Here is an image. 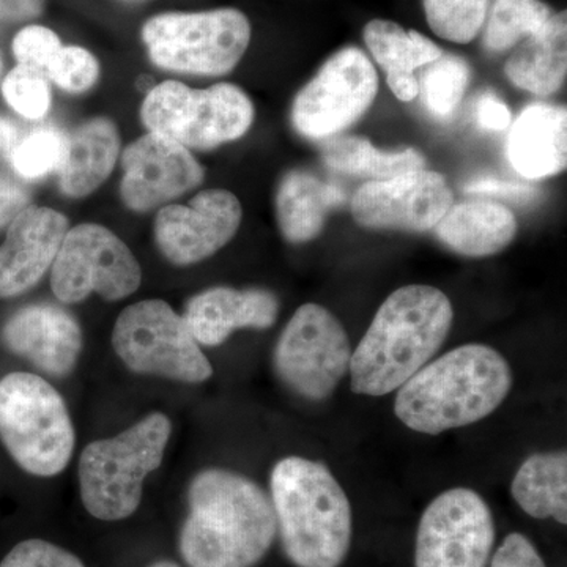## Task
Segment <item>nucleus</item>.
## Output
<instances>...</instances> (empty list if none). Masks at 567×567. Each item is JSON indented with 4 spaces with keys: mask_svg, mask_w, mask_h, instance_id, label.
<instances>
[{
    "mask_svg": "<svg viewBox=\"0 0 567 567\" xmlns=\"http://www.w3.org/2000/svg\"><path fill=\"white\" fill-rule=\"evenodd\" d=\"M278 525L270 496L237 472L207 468L188 487L178 551L188 567H254L274 546Z\"/></svg>",
    "mask_w": 567,
    "mask_h": 567,
    "instance_id": "f257e3e1",
    "label": "nucleus"
},
{
    "mask_svg": "<svg viewBox=\"0 0 567 567\" xmlns=\"http://www.w3.org/2000/svg\"><path fill=\"white\" fill-rule=\"evenodd\" d=\"M454 311L450 298L431 286H405L383 301L350 360L357 394L398 391L431 363L450 334Z\"/></svg>",
    "mask_w": 567,
    "mask_h": 567,
    "instance_id": "f03ea898",
    "label": "nucleus"
},
{
    "mask_svg": "<svg viewBox=\"0 0 567 567\" xmlns=\"http://www.w3.org/2000/svg\"><path fill=\"white\" fill-rule=\"evenodd\" d=\"M511 388L513 371L502 353L465 344L425 364L399 388L394 413L412 431L440 435L492 415Z\"/></svg>",
    "mask_w": 567,
    "mask_h": 567,
    "instance_id": "7ed1b4c3",
    "label": "nucleus"
},
{
    "mask_svg": "<svg viewBox=\"0 0 567 567\" xmlns=\"http://www.w3.org/2000/svg\"><path fill=\"white\" fill-rule=\"evenodd\" d=\"M270 499L284 554L297 567H339L352 543V507L327 465L290 456L275 465Z\"/></svg>",
    "mask_w": 567,
    "mask_h": 567,
    "instance_id": "20e7f679",
    "label": "nucleus"
},
{
    "mask_svg": "<svg viewBox=\"0 0 567 567\" xmlns=\"http://www.w3.org/2000/svg\"><path fill=\"white\" fill-rule=\"evenodd\" d=\"M171 434L169 416L153 412L121 434L85 446L78 468L85 511L104 522L132 517L145 477L163 464Z\"/></svg>",
    "mask_w": 567,
    "mask_h": 567,
    "instance_id": "39448f33",
    "label": "nucleus"
},
{
    "mask_svg": "<svg viewBox=\"0 0 567 567\" xmlns=\"http://www.w3.org/2000/svg\"><path fill=\"white\" fill-rule=\"evenodd\" d=\"M0 440L24 472L52 477L69 466L76 432L65 401L50 382L11 372L0 379Z\"/></svg>",
    "mask_w": 567,
    "mask_h": 567,
    "instance_id": "423d86ee",
    "label": "nucleus"
},
{
    "mask_svg": "<svg viewBox=\"0 0 567 567\" xmlns=\"http://www.w3.org/2000/svg\"><path fill=\"white\" fill-rule=\"evenodd\" d=\"M141 117L148 133L186 148L210 151L248 133L254 106L234 84L192 89L178 81H164L145 96Z\"/></svg>",
    "mask_w": 567,
    "mask_h": 567,
    "instance_id": "0eeeda50",
    "label": "nucleus"
},
{
    "mask_svg": "<svg viewBox=\"0 0 567 567\" xmlns=\"http://www.w3.org/2000/svg\"><path fill=\"white\" fill-rule=\"evenodd\" d=\"M142 41L158 69L221 76L244 58L251 41V24L235 9L163 13L145 22Z\"/></svg>",
    "mask_w": 567,
    "mask_h": 567,
    "instance_id": "6e6552de",
    "label": "nucleus"
},
{
    "mask_svg": "<svg viewBox=\"0 0 567 567\" xmlns=\"http://www.w3.org/2000/svg\"><path fill=\"white\" fill-rule=\"evenodd\" d=\"M112 349L134 374L175 382H207L213 375L185 317L163 300L137 301L123 309L112 330Z\"/></svg>",
    "mask_w": 567,
    "mask_h": 567,
    "instance_id": "1a4fd4ad",
    "label": "nucleus"
},
{
    "mask_svg": "<svg viewBox=\"0 0 567 567\" xmlns=\"http://www.w3.org/2000/svg\"><path fill=\"white\" fill-rule=\"evenodd\" d=\"M352 347L338 317L323 306L306 303L286 324L275 347L276 374L309 401L334 393L349 372Z\"/></svg>",
    "mask_w": 567,
    "mask_h": 567,
    "instance_id": "9d476101",
    "label": "nucleus"
},
{
    "mask_svg": "<svg viewBox=\"0 0 567 567\" xmlns=\"http://www.w3.org/2000/svg\"><path fill=\"white\" fill-rule=\"evenodd\" d=\"M141 265L121 238L100 224L69 229L51 267V289L62 303H80L99 293L123 300L140 289Z\"/></svg>",
    "mask_w": 567,
    "mask_h": 567,
    "instance_id": "9b49d317",
    "label": "nucleus"
},
{
    "mask_svg": "<svg viewBox=\"0 0 567 567\" xmlns=\"http://www.w3.org/2000/svg\"><path fill=\"white\" fill-rule=\"evenodd\" d=\"M379 76L368 55L349 47L336 52L295 99V130L308 140L344 132L374 103Z\"/></svg>",
    "mask_w": 567,
    "mask_h": 567,
    "instance_id": "f8f14e48",
    "label": "nucleus"
},
{
    "mask_svg": "<svg viewBox=\"0 0 567 567\" xmlns=\"http://www.w3.org/2000/svg\"><path fill=\"white\" fill-rule=\"evenodd\" d=\"M495 520L483 496L450 488L421 516L416 567H487L495 546Z\"/></svg>",
    "mask_w": 567,
    "mask_h": 567,
    "instance_id": "ddd939ff",
    "label": "nucleus"
},
{
    "mask_svg": "<svg viewBox=\"0 0 567 567\" xmlns=\"http://www.w3.org/2000/svg\"><path fill=\"white\" fill-rule=\"evenodd\" d=\"M453 205V193L442 174L413 171L368 182L354 192L352 215L365 229L427 233Z\"/></svg>",
    "mask_w": 567,
    "mask_h": 567,
    "instance_id": "4468645a",
    "label": "nucleus"
},
{
    "mask_svg": "<svg viewBox=\"0 0 567 567\" xmlns=\"http://www.w3.org/2000/svg\"><path fill=\"white\" fill-rule=\"evenodd\" d=\"M241 218L237 196L205 189L189 205H164L155 219L156 246L177 267L199 264L233 240Z\"/></svg>",
    "mask_w": 567,
    "mask_h": 567,
    "instance_id": "2eb2a0df",
    "label": "nucleus"
},
{
    "mask_svg": "<svg viewBox=\"0 0 567 567\" xmlns=\"http://www.w3.org/2000/svg\"><path fill=\"white\" fill-rule=\"evenodd\" d=\"M122 167L123 203L140 213L163 207L204 181L203 166L189 148L153 133L126 148Z\"/></svg>",
    "mask_w": 567,
    "mask_h": 567,
    "instance_id": "dca6fc26",
    "label": "nucleus"
},
{
    "mask_svg": "<svg viewBox=\"0 0 567 567\" xmlns=\"http://www.w3.org/2000/svg\"><path fill=\"white\" fill-rule=\"evenodd\" d=\"M69 229L61 212L24 208L10 223L0 246V298L18 297L35 287L54 264Z\"/></svg>",
    "mask_w": 567,
    "mask_h": 567,
    "instance_id": "f3484780",
    "label": "nucleus"
},
{
    "mask_svg": "<svg viewBox=\"0 0 567 567\" xmlns=\"http://www.w3.org/2000/svg\"><path fill=\"white\" fill-rule=\"evenodd\" d=\"M7 349L51 377H66L82 352L81 324L54 305L21 308L2 328Z\"/></svg>",
    "mask_w": 567,
    "mask_h": 567,
    "instance_id": "a211bd4d",
    "label": "nucleus"
},
{
    "mask_svg": "<svg viewBox=\"0 0 567 567\" xmlns=\"http://www.w3.org/2000/svg\"><path fill=\"white\" fill-rule=\"evenodd\" d=\"M278 316L279 301L270 290L233 287H213L194 295L183 315L196 341L205 347L224 344L237 330H267Z\"/></svg>",
    "mask_w": 567,
    "mask_h": 567,
    "instance_id": "6ab92c4d",
    "label": "nucleus"
},
{
    "mask_svg": "<svg viewBox=\"0 0 567 567\" xmlns=\"http://www.w3.org/2000/svg\"><path fill=\"white\" fill-rule=\"evenodd\" d=\"M565 106L536 103L525 107L507 137V159L528 181L554 177L566 169Z\"/></svg>",
    "mask_w": 567,
    "mask_h": 567,
    "instance_id": "aec40b11",
    "label": "nucleus"
},
{
    "mask_svg": "<svg viewBox=\"0 0 567 567\" xmlns=\"http://www.w3.org/2000/svg\"><path fill=\"white\" fill-rule=\"evenodd\" d=\"M436 238L465 257H488L513 244L517 219L503 204L470 200L451 205L434 227Z\"/></svg>",
    "mask_w": 567,
    "mask_h": 567,
    "instance_id": "412c9836",
    "label": "nucleus"
},
{
    "mask_svg": "<svg viewBox=\"0 0 567 567\" xmlns=\"http://www.w3.org/2000/svg\"><path fill=\"white\" fill-rule=\"evenodd\" d=\"M346 199L344 189L336 183L324 182L308 171H290L276 193V218L284 238L293 245L315 240L330 212Z\"/></svg>",
    "mask_w": 567,
    "mask_h": 567,
    "instance_id": "4be33fe9",
    "label": "nucleus"
},
{
    "mask_svg": "<svg viewBox=\"0 0 567 567\" xmlns=\"http://www.w3.org/2000/svg\"><path fill=\"white\" fill-rule=\"evenodd\" d=\"M121 153V136L107 118H92L66 136V151L58 169L61 192L85 197L110 178Z\"/></svg>",
    "mask_w": 567,
    "mask_h": 567,
    "instance_id": "5701e85b",
    "label": "nucleus"
},
{
    "mask_svg": "<svg viewBox=\"0 0 567 567\" xmlns=\"http://www.w3.org/2000/svg\"><path fill=\"white\" fill-rule=\"evenodd\" d=\"M506 76L517 87L539 96L554 95L566 80L567 13L550 20L528 37L507 61Z\"/></svg>",
    "mask_w": 567,
    "mask_h": 567,
    "instance_id": "b1692460",
    "label": "nucleus"
},
{
    "mask_svg": "<svg viewBox=\"0 0 567 567\" xmlns=\"http://www.w3.org/2000/svg\"><path fill=\"white\" fill-rule=\"evenodd\" d=\"M511 494L528 516L567 524L566 451L529 456L514 476Z\"/></svg>",
    "mask_w": 567,
    "mask_h": 567,
    "instance_id": "393cba45",
    "label": "nucleus"
},
{
    "mask_svg": "<svg viewBox=\"0 0 567 567\" xmlns=\"http://www.w3.org/2000/svg\"><path fill=\"white\" fill-rule=\"evenodd\" d=\"M322 159L336 173L369 178V182L388 181L425 166L424 156L413 148L380 152L361 136L331 137L323 144Z\"/></svg>",
    "mask_w": 567,
    "mask_h": 567,
    "instance_id": "a878e982",
    "label": "nucleus"
},
{
    "mask_svg": "<svg viewBox=\"0 0 567 567\" xmlns=\"http://www.w3.org/2000/svg\"><path fill=\"white\" fill-rule=\"evenodd\" d=\"M363 35L372 58L386 71V80L415 76V70L443 55L434 41L416 31H404L393 21L368 22Z\"/></svg>",
    "mask_w": 567,
    "mask_h": 567,
    "instance_id": "bb28decb",
    "label": "nucleus"
},
{
    "mask_svg": "<svg viewBox=\"0 0 567 567\" xmlns=\"http://www.w3.org/2000/svg\"><path fill=\"white\" fill-rule=\"evenodd\" d=\"M472 80L468 63L457 55L445 54L424 66L417 85V96L429 114L450 118L457 111Z\"/></svg>",
    "mask_w": 567,
    "mask_h": 567,
    "instance_id": "cd10ccee",
    "label": "nucleus"
},
{
    "mask_svg": "<svg viewBox=\"0 0 567 567\" xmlns=\"http://www.w3.org/2000/svg\"><path fill=\"white\" fill-rule=\"evenodd\" d=\"M551 18V9L543 0H496L488 20L484 47L503 52L539 31Z\"/></svg>",
    "mask_w": 567,
    "mask_h": 567,
    "instance_id": "c85d7f7f",
    "label": "nucleus"
},
{
    "mask_svg": "<svg viewBox=\"0 0 567 567\" xmlns=\"http://www.w3.org/2000/svg\"><path fill=\"white\" fill-rule=\"evenodd\" d=\"M491 0H424L429 28L440 39L470 43L481 29Z\"/></svg>",
    "mask_w": 567,
    "mask_h": 567,
    "instance_id": "c756f323",
    "label": "nucleus"
},
{
    "mask_svg": "<svg viewBox=\"0 0 567 567\" xmlns=\"http://www.w3.org/2000/svg\"><path fill=\"white\" fill-rule=\"evenodd\" d=\"M65 151V134L52 126H44L18 140L9 155L14 173L28 181H37L61 167Z\"/></svg>",
    "mask_w": 567,
    "mask_h": 567,
    "instance_id": "7c9ffc66",
    "label": "nucleus"
},
{
    "mask_svg": "<svg viewBox=\"0 0 567 567\" xmlns=\"http://www.w3.org/2000/svg\"><path fill=\"white\" fill-rule=\"evenodd\" d=\"M2 95L11 110L29 121H40L50 112L51 89L47 74L18 63L2 82Z\"/></svg>",
    "mask_w": 567,
    "mask_h": 567,
    "instance_id": "2f4dec72",
    "label": "nucleus"
},
{
    "mask_svg": "<svg viewBox=\"0 0 567 567\" xmlns=\"http://www.w3.org/2000/svg\"><path fill=\"white\" fill-rule=\"evenodd\" d=\"M44 74L63 91L81 93L92 89L99 81L100 63L84 48L62 47Z\"/></svg>",
    "mask_w": 567,
    "mask_h": 567,
    "instance_id": "473e14b6",
    "label": "nucleus"
},
{
    "mask_svg": "<svg viewBox=\"0 0 567 567\" xmlns=\"http://www.w3.org/2000/svg\"><path fill=\"white\" fill-rule=\"evenodd\" d=\"M0 567H85L70 550L44 539L17 544L0 561Z\"/></svg>",
    "mask_w": 567,
    "mask_h": 567,
    "instance_id": "72a5a7b5",
    "label": "nucleus"
},
{
    "mask_svg": "<svg viewBox=\"0 0 567 567\" xmlns=\"http://www.w3.org/2000/svg\"><path fill=\"white\" fill-rule=\"evenodd\" d=\"M13 55L21 65L32 66L44 73L52 59L61 51L62 43L58 33L44 25H28L13 39Z\"/></svg>",
    "mask_w": 567,
    "mask_h": 567,
    "instance_id": "f704fd0d",
    "label": "nucleus"
},
{
    "mask_svg": "<svg viewBox=\"0 0 567 567\" xmlns=\"http://www.w3.org/2000/svg\"><path fill=\"white\" fill-rule=\"evenodd\" d=\"M491 567H547L532 540L520 533H511L495 551Z\"/></svg>",
    "mask_w": 567,
    "mask_h": 567,
    "instance_id": "c9c22d12",
    "label": "nucleus"
},
{
    "mask_svg": "<svg viewBox=\"0 0 567 567\" xmlns=\"http://www.w3.org/2000/svg\"><path fill=\"white\" fill-rule=\"evenodd\" d=\"M466 193L494 194V196L516 199V203H529L535 199L537 192L533 186L522 185V183L503 181L495 177L475 178L465 186Z\"/></svg>",
    "mask_w": 567,
    "mask_h": 567,
    "instance_id": "e433bc0d",
    "label": "nucleus"
},
{
    "mask_svg": "<svg viewBox=\"0 0 567 567\" xmlns=\"http://www.w3.org/2000/svg\"><path fill=\"white\" fill-rule=\"evenodd\" d=\"M29 207V193L13 178L0 174V229L10 226Z\"/></svg>",
    "mask_w": 567,
    "mask_h": 567,
    "instance_id": "4c0bfd02",
    "label": "nucleus"
},
{
    "mask_svg": "<svg viewBox=\"0 0 567 567\" xmlns=\"http://www.w3.org/2000/svg\"><path fill=\"white\" fill-rule=\"evenodd\" d=\"M476 118L483 128L498 132V130H505L509 126L511 111L495 95L484 93L476 103Z\"/></svg>",
    "mask_w": 567,
    "mask_h": 567,
    "instance_id": "58836bf2",
    "label": "nucleus"
},
{
    "mask_svg": "<svg viewBox=\"0 0 567 567\" xmlns=\"http://www.w3.org/2000/svg\"><path fill=\"white\" fill-rule=\"evenodd\" d=\"M43 9L44 0H0V25L35 20Z\"/></svg>",
    "mask_w": 567,
    "mask_h": 567,
    "instance_id": "ea45409f",
    "label": "nucleus"
},
{
    "mask_svg": "<svg viewBox=\"0 0 567 567\" xmlns=\"http://www.w3.org/2000/svg\"><path fill=\"white\" fill-rule=\"evenodd\" d=\"M18 140L20 137H18L17 126L7 118L0 117V153H10Z\"/></svg>",
    "mask_w": 567,
    "mask_h": 567,
    "instance_id": "a19ab883",
    "label": "nucleus"
},
{
    "mask_svg": "<svg viewBox=\"0 0 567 567\" xmlns=\"http://www.w3.org/2000/svg\"><path fill=\"white\" fill-rule=\"evenodd\" d=\"M148 567H181L177 563L169 561V559H159V561L153 563L152 566Z\"/></svg>",
    "mask_w": 567,
    "mask_h": 567,
    "instance_id": "79ce46f5",
    "label": "nucleus"
},
{
    "mask_svg": "<svg viewBox=\"0 0 567 567\" xmlns=\"http://www.w3.org/2000/svg\"><path fill=\"white\" fill-rule=\"evenodd\" d=\"M126 2H141V0H126Z\"/></svg>",
    "mask_w": 567,
    "mask_h": 567,
    "instance_id": "37998d69",
    "label": "nucleus"
}]
</instances>
